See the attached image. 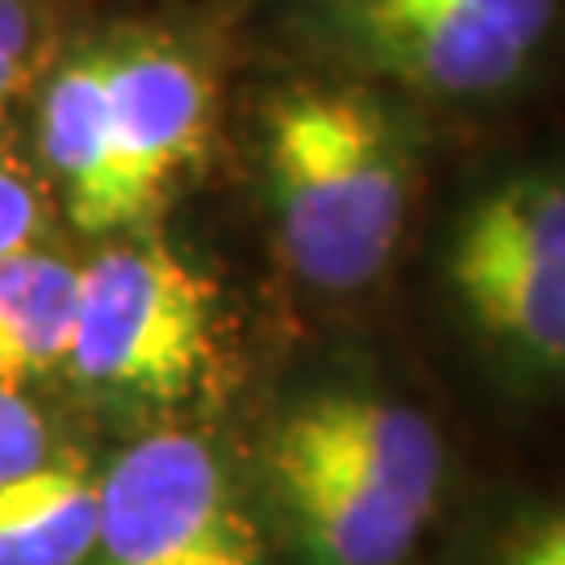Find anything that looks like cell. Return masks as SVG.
I'll return each instance as SVG.
<instances>
[{
	"label": "cell",
	"instance_id": "3957f363",
	"mask_svg": "<svg viewBox=\"0 0 565 565\" xmlns=\"http://www.w3.org/2000/svg\"><path fill=\"white\" fill-rule=\"evenodd\" d=\"M264 469L306 565H406L436 520L448 452L415 403L331 382L285 406Z\"/></svg>",
	"mask_w": 565,
	"mask_h": 565
},
{
	"label": "cell",
	"instance_id": "7a4b0ae2",
	"mask_svg": "<svg viewBox=\"0 0 565 565\" xmlns=\"http://www.w3.org/2000/svg\"><path fill=\"white\" fill-rule=\"evenodd\" d=\"M427 105L385 84L310 72L256 114L264 205L285 268L315 294L373 289L398 260L424 189Z\"/></svg>",
	"mask_w": 565,
	"mask_h": 565
},
{
	"label": "cell",
	"instance_id": "ba28073f",
	"mask_svg": "<svg viewBox=\"0 0 565 565\" xmlns=\"http://www.w3.org/2000/svg\"><path fill=\"white\" fill-rule=\"evenodd\" d=\"M102 482L76 452L0 482V565H81L97 548Z\"/></svg>",
	"mask_w": 565,
	"mask_h": 565
},
{
	"label": "cell",
	"instance_id": "8992f818",
	"mask_svg": "<svg viewBox=\"0 0 565 565\" xmlns=\"http://www.w3.org/2000/svg\"><path fill=\"white\" fill-rule=\"evenodd\" d=\"M223 335L214 277L156 235H135L81 264L63 364L105 398L181 406L218 377Z\"/></svg>",
	"mask_w": 565,
	"mask_h": 565
},
{
	"label": "cell",
	"instance_id": "30bf717a",
	"mask_svg": "<svg viewBox=\"0 0 565 565\" xmlns=\"http://www.w3.org/2000/svg\"><path fill=\"white\" fill-rule=\"evenodd\" d=\"M60 51V0H0V114L39 88Z\"/></svg>",
	"mask_w": 565,
	"mask_h": 565
},
{
	"label": "cell",
	"instance_id": "277c9868",
	"mask_svg": "<svg viewBox=\"0 0 565 565\" xmlns=\"http://www.w3.org/2000/svg\"><path fill=\"white\" fill-rule=\"evenodd\" d=\"M436 277L461 340L507 394H565V156L486 168L440 235Z\"/></svg>",
	"mask_w": 565,
	"mask_h": 565
},
{
	"label": "cell",
	"instance_id": "8fae6325",
	"mask_svg": "<svg viewBox=\"0 0 565 565\" xmlns=\"http://www.w3.org/2000/svg\"><path fill=\"white\" fill-rule=\"evenodd\" d=\"M51 184L0 114V252L34 247L51 223Z\"/></svg>",
	"mask_w": 565,
	"mask_h": 565
},
{
	"label": "cell",
	"instance_id": "52a82bcc",
	"mask_svg": "<svg viewBox=\"0 0 565 565\" xmlns=\"http://www.w3.org/2000/svg\"><path fill=\"white\" fill-rule=\"evenodd\" d=\"M102 565H260V536L214 445L163 427L102 478Z\"/></svg>",
	"mask_w": 565,
	"mask_h": 565
},
{
	"label": "cell",
	"instance_id": "7c38bea8",
	"mask_svg": "<svg viewBox=\"0 0 565 565\" xmlns=\"http://www.w3.org/2000/svg\"><path fill=\"white\" fill-rule=\"evenodd\" d=\"M482 565H565V499L511 515L490 536Z\"/></svg>",
	"mask_w": 565,
	"mask_h": 565
},
{
	"label": "cell",
	"instance_id": "6da1fadb",
	"mask_svg": "<svg viewBox=\"0 0 565 565\" xmlns=\"http://www.w3.org/2000/svg\"><path fill=\"white\" fill-rule=\"evenodd\" d=\"M34 93V160L67 218L93 235H130L202 168L223 60L202 30L118 21L67 42Z\"/></svg>",
	"mask_w": 565,
	"mask_h": 565
},
{
	"label": "cell",
	"instance_id": "5b68a950",
	"mask_svg": "<svg viewBox=\"0 0 565 565\" xmlns=\"http://www.w3.org/2000/svg\"><path fill=\"white\" fill-rule=\"evenodd\" d=\"M565 0H285L281 30L315 67L419 105H507L545 72Z\"/></svg>",
	"mask_w": 565,
	"mask_h": 565
},
{
	"label": "cell",
	"instance_id": "9c48e42d",
	"mask_svg": "<svg viewBox=\"0 0 565 565\" xmlns=\"http://www.w3.org/2000/svg\"><path fill=\"white\" fill-rule=\"evenodd\" d=\"M81 264L34 247L0 252V382L51 373L67 356Z\"/></svg>",
	"mask_w": 565,
	"mask_h": 565
},
{
	"label": "cell",
	"instance_id": "4fadbf2b",
	"mask_svg": "<svg viewBox=\"0 0 565 565\" xmlns=\"http://www.w3.org/2000/svg\"><path fill=\"white\" fill-rule=\"evenodd\" d=\"M51 457V427L18 382H0V482Z\"/></svg>",
	"mask_w": 565,
	"mask_h": 565
}]
</instances>
